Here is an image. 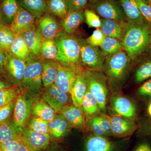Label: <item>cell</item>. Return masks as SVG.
Wrapping results in <instances>:
<instances>
[{"instance_id":"obj_1","label":"cell","mask_w":151,"mask_h":151,"mask_svg":"<svg viewBox=\"0 0 151 151\" xmlns=\"http://www.w3.org/2000/svg\"><path fill=\"white\" fill-rule=\"evenodd\" d=\"M122 23V48L130 60L140 55L151 45V26L147 23Z\"/></svg>"},{"instance_id":"obj_2","label":"cell","mask_w":151,"mask_h":151,"mask_svg":"<svg viewBox=\"0 0 151 151\" xmlns=\"http://www.w3.org/2000/svg\"><path fill=\"white\" fill-rule=\"evenodd\" d=\"M55 40L58 50L55 61L63 66L78 67L81 58L78 37L63 31Z\"/></svg>"},{"instance_id":"obj_3","label":"cell","mask_w":151,"mask_h":151,"mask_svg":"<svg viewBox=\"0 0 151 151\" xmlns=\"http://www.w3.org/2000/svg\"><path fill=\"white\" fill-rule=\"evenodd\" d=\"M130 60L124 50L105 56L103 68L106 78L112 86L121 85L127 78L129 70Z\"/></svg>"},{"instance_id":"obj_4","label":"cell","mask_w":151,"mask_h":151,"mask_svg":"<svg viewBox=\"0 0 151 151\" xmlns=\"http://www.w3.org/2000/svg\"><path fill=\"white\" fill-rule=\"evenodd\" d=\"M84 75L87 89L97 100L101 112L105 113L109 94L107 78L99 70L87 69Z\"/></svg>"},{"instance_id":"obj_5","label":"cell","mask_w":151,"mask_h":151,"mask_svg":"<svg viewBox=\"0 0 151 151\" xmlns=\"http://www.w3.org/2000/svg\"><path fill=\"white\" fill-rule=\"evenodd\" d=\"M43 60L32 55L26 60L22 86L30 92L39 91L43 86L42 73Z\"/></svg>"},{"instance_id":"obj_6","label":"cell","mask_w":151,"mask_h":151,"mask_svg":"<svg viewBox=\"0 0 151 151\" xmlns=\"http://www.w3.org/2000/svg\"><path fill=\"white\" fill-rule=\"evenodd\" d=\"M78 39L81 64L90 70H99L103 68L105 56L102 50L98 47L89 44L85 40Z\"/></svg>"},{"instance_id":"obj_7","label":"cell","mask_w":151,"mask_h":151,"mask_svg":"<svg viewBox=\"0 0 151 151\" xmlns=\"http://www.w3.org/2000/svg\"><path fill=\"white\" fill-rule=\"evenodd\" d=\"M92 4L93 10L103 19L113 20L121 23L127 21L121 3L117 0H99Z\"/></svg>"},{"instance_id":"obj_8","label":"cell","mask_w":151,"mask_h":151,"mask_svg":"<svg viewBox=\"0 0 151 151\" xmlns=\"http://www.w3.org/2000/svg\"><path fill=\"white\" fill-rule=\"evenodd\" d=\"M6 59L4 66V74L6 78L14 86L23 87L22 80L26 61L13 56L6 52Z\"/></svg>"},{"instance_id":"obj_9","label":"cell","mask_w":151,"mask_h":151,"mask_svg":"<svg viewBox=\"0 0 151 151\" xmlns=\"http://www.w3.org/2000/svg\"><path fill=\"white\" fill-rule=\"evenodd\" d=\"M33 103L32 99L27 98L24 95H19L16 99L12 121L15 126L22 132L28 121Z\"/></svg>"},{"instance_id":"obj_10","label":"cell","mask_w":151,"mask_h":151,"mask_svg":"<svg viewBox=\"0 0 151 151\" xmlns=\"http://www.w3.org/2000/svg\"><path fill=\"white\" fill-rule=\"evenodd\" d=\"M49 134H41L29 129H25L22 133L21 142L29 151H43L50 142Z\"/></svg>"},{"instance_id":"obj_11","label":"cell","mask_w":151,"mask_h":151,"mask_svg":"<svg viewBox=\"0 0 151 151\" xmlns=\"http://www.w3.org/2000/svg\"><path fill=\"white\" fill-rule=\"evenodd\" d=\"M35 25L44 39H55L63 31L60 23L48 13L37 19Z\"/></svg>"},{"instance_id":"obj_12","label":"cell","mask_w":151,"mask_h":151,"mask_svg":"<svg viewBox=\"0 0 151 151\" xmlns=\"http://www.w3.org/2000/svg\"><path fill=\"white\" fill-rule=\"evenodd\" d=\"M110 108L114 116L132 120L137 115L136 108L133 102L122 95L114 94L112 96Z\"/></svg>"},{"instance_id":"obj_13","label":"cell","mask_w":151,"mask_h":151,"mask_svg":"<svg viewBox=\"0 0 151 151\" xmlns=\"http://www.w3.org/2000/svg\"><path fill=\"white\" fill-rule=\"evenodd\" d=\"M45 89L42 96V101L47 103L56 113H60L63 107L67 105L68 94L63 92L55 84Z\"/></svg>"},{"instance_id":"obj_14","label":"cell","mask_w":151,"mask_h":151,"mask_svg":"<svg viewBox=\"0 0 151 151\" xmlns=\"http://www.w3.org/2000/svg\"><path fill=\"white\" fill-rule=\"evenodd\" d=\"M79 67H72L59 64L55 84L63 92L70 94Z\"/></svg>"},{"instance_id":"obj_15","label":"cell","mask_w":151,"mask_h":151,"mask_svg":"<svg viewBox=\"0 0 151 151\" xmlns=\"http://www.w3.org/2000/svg\"><path fill=\"white\" fill-rule=\"evenodd\" d=\"M111 124V134L117 137H126L136 130L137 125L131 119L121 116H109Z\"/></svg>"},{"instance_id":"obj_16","label":"cell","mask_w":151,"mask_h":151,"mask_svg":"<svg viewBox=\"0 0 151 151\" xmlns=\"http://www.w3.org/2000/svg\"><path fill=\"white\" fill-rule=\"evenodd\" d=\"M36 19L32 14L20 6L9 26L15 34H22L35 24Z\"/></svg>"},{"instance_id":"obj_17","label":"cell","mask_w":151,"mask_h":151,"mask_svg":"<svg viewBox=\"0 0 151 151\" xmlns=\"http://www.w3.org/2000/svg\"><path fill=\"white\" fill-rule=\"evenodd\" d=\"M87 90V86L84 75V71L79 68L77 71L75 81L70 94L73 105L82 112V100Z\"/></svg>"},{"instance_id":"obj_18","label":"cell","mask_w":151,"mask_h":151,"mask_svg":"<svg viewBox=\"0 0 151 151\" xmlns=\"http://www.w3.org/2000/svg\"><path fill=\"white\" fill-rule=\"evenodd\" d=\"M22 34L31 53L37 57L40 58V47L44 38L36 25L25 31Z\"/></svg>"},{"instance_id":"obj_19","label":"cell","mask_w":151,"mask_h":151,"mask_svg":"<svg viewBox=\"0 0 151 151\" xmlns=\"http://www.w3.org/2000/svg\"><path fill=\"white\" fill-rule=\"evenodd\" d=\"M85 19L84 11H68L66 16L61 19L62 30L68 34H72L78 29Z\"/></svg>"},{"instance_id":"obj_20","label":"cell","mask_w":151,"mask_h":151,"mask_svg":"<svg viewBox=\"0 0 151 151\" xmlns=\"http://www.w3.org/2000/svg\"><path fill=\"white\" fill-rule=\"evenodd\" d=\"M18 3L35 17L36 20L49 12L47 0H18Z\"/></svg>"},{"instance_id":"obj_21","label":"cell","mask_w":151,"mask_h":151,"mask_svg":"<svg viewBox=\"0 0 151 151\" xmlns=\"http://www.w3.org/2000/svg\"><path fill=\"white\" fill-rule=\"evenodd\" d=\"M119 1L127 16L128 22L137 24L147 23L141 14L136 0Z\"/></svg>"},{"instance_id":"obj_22","label":"cell","mask_w":151,"mask_h":151,"mask_svg":"<svg viewBox=\"0 0 151 151\" xmlns=\"http://www.w3.org/2000/svg\"><path fill=\"white\" fill-rule=\"evenodd\" d=\"M85 148L86 151H114L115 146L105 137L93 135L86 139Z\"/></svg>"},{"instance_id":"obj_23","label":"cell","mask_w":151,"mask_h":151,"mask_svg":"<svg viewBox=\"0 0 151 151\" xmlns=\"http://www.w3.org/2000/svg\"><path fill=\"white\" fill-rule=\"evenodd\" d=\"M71 127L69 122L60 113L49 122L50 134L57 139L64 137L69 132Z\"/></svg>"},{"instance_id":"obj_24","label":"cell","mask_w":151,"mask_h":151,"mask_svg":"<svg viewBox=\"0 0 151 151\" xmlns=\"http://www.w3.org/2000/svg\"><path fill=\"white\" fill-rule=\"evenodd\" d=\"M59 64L55 60H43L42 78L45 88H48L55 84Z\"/></svg>"},{"instance_id":"obj_25","label":"cell","mask_w":151,"mask_h":151,"mask_svg":"<svg viewBox=\"0 0 151 151\" xmlns=\"http://www.w3.org/2000/svg\"><path fill=\"white\" fill-rule=\"evenodd\" d=\"M83 113L80 109L74 105H66L63 108L60 113L72 127L82 128L84 123Z\"/></svg>"},{"instance_id":"obj_26","label":"cell","mask_w":151,"mask_h":151,"mask_svg":"<svg viewBox=\"0 0 151 151\" xmlns=\"http://www.w3.org/2000/svg\"><path fill=\"white\" fill-rule=\"evenodd\" d=\"M9 53L25 61L32 55L25 43L22 34L15 35Z\"/></svg>"},{"instance_id":"obj_27","label":"cell","mask_w":151,"mask_h":151,"mask_svg":"<svg viewBox=\"0 0 151 151\" xmlns=\"http://www.w3.org/2000/svg\"><path fill=\"white\" fill-rule=\"evenodd\" d=\"M31 113L35 117L50 122L54 119L56 112L46 103L39 101L33 103Z\"/></svg>"},{"instance_id":"obj_28","label":"cell","mask_w":151,"mask_h":151,"mask_svg":"<svg viewBox=\"0 0 151 151\" xmlns=\"http://www.w3.org/2000/svg\"><path fill=\"white\" fill-rule=\"evenodd\" d=\"M100 29L106 37L122 39L123 29L122 25L118 22L108 19H101Z\"/></svg>"},{"instance_id":"obj_29","label":"cell","mask_w":151,"mask_h":151,"mask_svg":"<svg viewBox=\"0 0 151 151\" xmlns=\"http://www.w3.org/2000/svg\"><path fill=\"white\" fill-rule=\"evenodd\" d=\"M22 132L17 129L12 121L0 124V143L11 139H20Z\"/></svg>"},{"instance_id":"obj_30","label":"cell","mask_w":151,"mask_h":151,"mask_svg":"<svg viewBox=\"0 0 151 151\" xmlns=\"http://www.w3.org/2000/svg\"><path fill=\"white\" fill-rule=\"evenodd\" d=\"M0 7L5 24L9 26L19 8L18 0H3Z\"/></svg>"},{"instance_id":"obj_31","label":"cell","mask_w":151,"mask_h":151,"mask_svg":"<svg viewBox=\"0 0 151 151\" xmlns=\"http://www.w3.org/2000/svg\"><path fill=\"white\" fill-rule=\"evenodd\" d=\"M58 52V47L55 39H44L40 51V58L42 60L55 61Z\"/></svg>"},{"instance_id":"obj_32","label":"cell","mask_w":151,"mask_h":151,"mask_svg":"<svg viewBox=\"0 0 151 151\" xmlns=\"http://www.w3.org/2000/svg\"><path fill=\"white\" fill-rule=\"evenodd\" d=\"M82 107L84 112L93 116H100L101 112L97 100L87 89L82 100Z\"/></svg>"},{"instance_id":"obj_33","label":"cell","mask_w":151,"mask_h":151,"mask_svg":"<svg viewBox=\"0 0 151 151\" xmlns=\"http://www.w3.org/2000/svg\"><path fill=\"white\" fill-rule=\"evenodd\" d=\"M15 37V34L9 26L0 28V48L5 52H9Z\"/></svg>"},{"instance_id":"obj_34","label":"cell","mask_w":151,"mask_h":151,"mask_svg":"<svg viewBox=\"0 0 151 151\" xmlns=\"http://www.w3.org/2000/svg\"><path fill=\"white\" fill-rule=\"evenodd\" d=\"M49 12L58 17L64 18L68 12L65 0H47Z\"/></svg>"},{"instance_id":"obj_35","label":"cell","mask_w":151,"mask_h":151,"mask_svg":"<svg viewBox=\"0 0 151 151\" xmlns=\"http://www.w3.org/2000/svg\"><path fill=\"white\" fill-rule=\"evenodd\" d=\"M105 56L116 53L121 50L122 43L119 40L106 37L100 46Z\"/></svg>"},{"instance_id":"obj_36","label":"cell","mask_w":151,"mask_h":151,"mask_svg":"<svg viewBox=\"0 0 151 151\" xmlns=\"http://www.w3.org/2000/svg\"><path fill=\"white\" fill-rule=\"evenodd\" d=\"M151 78V58L146 60L138 67L135 74V81L141 83Z\"/></svg>"},{"instance_id":"obj_37","label":"cell","mask_w":151,"mask_h":151,"mask_svg":"<svg viewBox=\"0 0 151 151\" xmlns=\"http://www.w3.org/2000/svg\"><path fill=\"white\" fill-rule=\"evenodd\" d=\"M19 90L15 86L0 90V108L14 102L18 97Z\"/></svg>"},{"instance_id":"obj_38","label":"cell","mask_w":151,"mask_h":151,"mask_svg":"<svg viewBox=\"0 0 151 151\" xmlns=\"http://www.w3.org/2000/svg\"><path fill=\"white\" fill-rule=\"evenodd\" d=\"M28 129L41 134H49L50 133L49 122L35 116L30 119Z\"/></svg>"},{"instance_id":"obj_39","label":"cell","mask_w":151,"mask_h":151,"mask_svg":"<svg viewBox=\"0 0 151 151\" xmlns=\"http://www.w3.org/2000/svg\"><path fill=\"white\" fill-rule=\"evenodd\" d=\"M84 14L86 24L91 27L100 28L102 23L101 19L94 11L86 9Z\"/></svg>"},{"instance_id":"obj_40","label":"cell","mask_w":151,"mask_h":151,"mask_svg":"<svg viewBox=\"0 0 151 151\" xmlns=\"http://www.w3.org/2000/svg\"><path fill=\"white\" fill-rule=\"evenodd\" d=\"M106 36L100 28L96 29L90 36L86 40V41L91 45L94 46H100L103 43Z\"/></svg>"},{"instance_id":"obj_41","label":"cell","mask_w":151,"mask_h":151,"mask_svg":"<svg viewBox=\"0 0 151 151\" xmlns=\"http://www.w3.org/2000/svg\"><path fill=\"white\" fill-rule=\"evenodd\" d=\"M15 102H13L9 105L0 108V124L10 120L13 113Z\"/></svg>"},{"instance_id":"obj_42","label":"cell","mask_w":151,"mask_h":151,"mask_svg":"<svg viewBox=\"0 0 151 151\" xmlns=\"http://www.w3.org/2000/svg\"><path fill=\"white\" fill-rule=\"evenodd\" d=\"M136 1L146 22L151 26V6L144 2L142 0H136Z\"/></svg>"},{"instance_id":"obj_43","label":"cell","mask_w":151,"mask_h":151,"mask_svg":"<svg viewBox=\"0 0 151 151\" xmlns=\"http://www.w3.org/2000/svg\"><path fill=\"white\" fill-rule=\"evenodd\" d=\"M68 11L82 10L87 5L88 0H65Z\"/></svg>"},{"instance_id":"obj_44","label":"cell","mask_w":151,"mask_h":151,"mask_svg":"<svg viewBox=\"0 0 151 151\" xmlns=\"http://www.w3.org/2000/svg\"><path fill=\"white\" fill-rule=\"evenodd\" d=\"M97 122L100 124V127L105 132L106 135L111 134V124L109 116H96Z\"/></svg>"},{"instance_id":"obj_45","label":"cell","mask_w":151,"mask_h":151,"mask_svg":"<svg viewBox=\"0 0 151 151\" xmlns=\"http://www.w3.org/2000/svg\"><path fill=\"white\" fill-rule=\"evenodd\" d=\"M20 143V139L8 140L0 143V148L12 151H17Z\"/></svg>"},{"instance_id":"obj_46","label":"cell","mask_w":151,"mask_h":151,"mask_svg":"<svg viewBox=\"0 0 151 151\" xmlns=\"http://www.w3.org/2000/svg\"><path fill=\"white\" fill-rule=\"evenodd\" d=\"M89 124L91 129L94 135L105 137L107 136L100 127V124L96 119V116H93V117L90 119Z\"/></svg>"},{"instance_id":"obj_47","label":"cell","mask_w":151,"mask_h":151,"mask_svg":"<svg viewBox=\"0 0 151 151\" xmlns=\"http://www.w3.org/2000/svg\"><path fill=\"white\" fill-rule=\"evenodd\" d=\"M137 92L140 96L151 97V78L142 84Z\"/></svg>"},{"instance_id":"obj_48","label":"cell","mask_w":151,"mask_h":151,"mask_svg":"<svg viewBox=\"0 0 151 151\" xmlns=\"http://www.w3.org/2000/svg\"><path fill=\"white\" fill-rule=\"evenodd\" d=\"M134 151H151V146L149 143L142 142L140 144Z\"/></svg>"},{"instance_id":"obj_49","label":"cell","mask_w":151,"mask_h":151,"mask_svg":"<svg viewBox=\"0 0 151 151\" xmlns=\"http://www.w3.org/2000/svg\"><path fill=\"white\" fill-rule=\"evenodd\" d=\"M14 86L11 84L8 81H5L0 78V90L11 88Z\"/></svg>"},{"instance_id":"obj_50","label":"cell","mask_w":151,"mask_h":151,"mask_svg":"<svg viewBox=\"0 0 151 151\" xmlns=\"http://www.w3.org/2000/svg\"><path fill=\"white\" fill-rule=\"evenodd\" d=\"M6 59V52L0 48V66L4 67L5 65Z\"/></svg>"},{"instance_id":"obj_51","label":"cell","mask_w":151,"mask_h":151,"mask_svg":"<svg viewBox=\"0 0 151 151\" xmlns=\"http://www.w3.org/2000/svg\"><path fill=\"white\" fill-rule=\"evenodd\" d=\"M6 26L4 22V17H3L2 13L0 7V28Z\"/></svg>"},{"instance_id":"obj_52","label":"cell","mask_w":151,"mask_h":151,"mask_svg":"<svg viewBox=\"0 0 151 151\" xmlns=\"http://www.w3.org/2000/svg\"><path fill=\"white\" fill-rule=\"evenodd\" d=\"M17 151H29V150L21 142L19 146V148L18 149Z\"/></svg>"},{"instance_id":"obj_53","label":"cell","mask_w":151,"mask_h":151,"mask_svg":"<svg viewBox=\"0 0 151 151\" xmlns=\"http://www.w3.org/2000/svg\"><path fill=\"white\" fill-rule=\"evenodd\" d=\"M148 113L150 116L151 117V103H150L148 108Z\"/></svg>"},{"instance_id":"obj_54","label":"cell","mask_w":151,"mask_h":151,"mask_svg":"<svg viewBox=\"0 0 151 151\" xmlns=\"http://www.w3.org/2000/svg\"><path fill=\"white\" fill-rule=\"evenodd\" d=\"M4 67L0 66V74H3L4 73Z\"/></svg>"},{"instance_id":"obj_55","label":"cell","mask_w":151,"mask_h":151,"mask_svg":"<svg viewBox=\"0 0 151 151\" xmlns=\"http://www.w3.org/2000/svg\"><path fill=\"white\" fill-rule=\"evenodd\" d=\"M144 2L151 6V0H142Z\"/></svg>"},{"instance_id":"obj_56","label":"cell","mask_w":151,"mask_h":151,"mask_svg":"<svg viewBox=\"0 0 151 151\" xmlns=\"http://www.w3.org/2000/svg\"><path fill=\"white\" fill-rule=\"evenodd\" d=\"M99 1V0H89V1H90V2L92 3V4H93V3L96 2L97 1Z\"/></svg>"},{"instance_id":"obj_57","label":"cell","mask_w":151,"mask_h":151,"mask_svg":"<svg viewBox=\"0 0 151 151\" xmlns=\"http://www.w3.org/2000/svg\"><path fill=\"white\" fill-rule=\"evenodd\" d=\"M1 151H12L10 150H6V149L1 148Z\"/></svg>"},{"instance_id":"obj_58","label":"cell","mask_w":151,"mask_h":151,"mask_svg":"<svg viewBox=\"0 0 151 151\" xmlns=\"http://www.w3.org/2000/svg\"><path fill=\"white\" fill-rule=\"evenodd\" d=\"M150 129L151 130V125H150Z\"/></svg>"},{"instance_id":"obj_59","label":"cell","mask_w":151,"mask_h":151,"mask_svg":"<svg viewBox=\"0 0 151 151\" xmlns=\"http://www.w3.org/2000/svg\"><path fill=\"white\" fill-rule=\"evenodd\" d=\"M0 151H1V148H0Z\"/></svg>"}]
</instances>
